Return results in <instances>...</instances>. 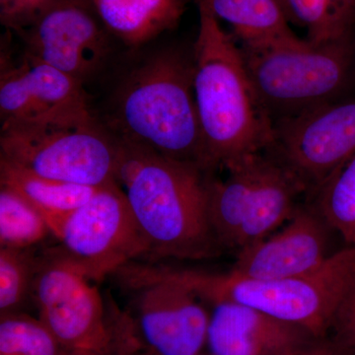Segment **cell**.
I'll list each match as a JSON object with an SVG mask.
<instances>
[{
    "label": "cell",
    "instance_id": "obj_1",
    "mask_svg": "<svg viewBox=\"0 0 355 355\" xmlns=\"http://www.w3.org/2000/svg\"><path fill=\"white\" fill-rule=\"evenodd\" d=\"M116 183L158 258L200 261L218 253L210 224V172L119 140Z\"/></svg>",
    "mask_w": 355,
    "mask_h": 355
},
{
    "label": "cell",
    "instance_id": "obj_2",
    "mask_svg": "<svg viewBox=\"0 0 355 355\" xmlns=\"http://www.w3.org/2000/svg\"><path fill=\"white\" fill-rule=\"evenodd\" d=\"M106 123L116 139L211 171L193 92V62L178 49L160 50L119 83Z\"/></svg>",
    "mask_w": 355,
    "mask_h": 355
},
{
    "label": "cell",
    "instance_id": "obj_3",
    "mask_svg": "<svg viewBox=\"0 0 355 355\" xmlns=\"http://www.w3.org/2000/svg\"><path fill=\"white\" fill-rule=\"evenodd\" d=\"M200 29L193 44V92L212 170L266 150L272 121L250 79L240 46L198 0Z\"/></svg>",
    "mask_w": 355,
    "mask_h": 355
},
{
    "label": "cell",
    "instance_id": "obj_4",
    "mask_svg": "<svg viewBox=\"0 0 355 355\" xmlns=\"http://www.w3.org/2000/svg\"><path fill=\"white\" fill-rule=\"evenodd\" d=\"M205 302H231L303 327L326 338L334 313L355 280V246L331 254L321 268L303 277L254 279L232 272L173 270Z\"/></svg>",
    "mask_w": 355,
    "mask_h": 355
},
{
    "label": "cell",
    "instance_id": "obj_5",
    "mask_svg": "<svg viewBox=\"0 0 355 355\" xmlns=\"http://www.w3.org/2000/svg\"><path fill=\"white\" fill-rule=\"evenodd\" d=\"M224 179L209 180V214L219 246L241 251L284 225L307 189L266 153L247 154L223 166Z\"/></svg>",
    "mask_w": 355,
    "mask_h": 355
},
{
    "label": "cell",
    "instance_id": "obj_6",
    "mask_svg": "<svg viewBox=\"0 0 355 355\" xmlns=\"http://www.w3.org/2000/svg\"><path fill=\"white\" fill-rule=\"evenodd\" d=\"M240 49L272 123L336 101L349 83L355 57L354 41L313 46L297 39Z\"/></svg>",
    "mask_w": 355,
    "mask_h": 355
},
{
    "label": "cell",
    "instance_id": "obj_7",
    "mask_svg": "<svg viewBox=\"0 0 355 355\" xmlns=\"http://www.w3.org/2000/svg\"><path fill=\"white\" fill-rule=\"evenodd\" d=\"M0 158L50 179L103 187L116 182L119 141L91 112L1 127Z\"/></svg>",
    "mask_w": 355,
    "mask_h": 355
},
{
    "label": "cell",
    "instance_id": "obj_8",
    "mask_svg": "<svg viewBox=\"0 0 355 355\" xmlns=\"http://www.w3.org/2000/svg\"><path fill=\"white\" fill-rule=\"evenodd\" d=\"M93 280L64 254L39 263L33 299L39 319L70 355H105L116 330L110 327Z\"/></svg>",
    "mask_w": 355,
    "mask_h": 355
},
{
    "label": "cell",
    "instance_id": "obj_9",
    "mask_svg": "<svg viewBox=\"0 0 355 355\" xmlns=\"http://www.w3.org/2000/svg\"><path fill=\"white\" fill-rule=\"evenodd\" d=\"M55 237L62 243V254L95 282L149 254L146 238L116 182L100 187L65 219Z\"/></svg>",
    "mask_w": 355,
    "mask_h": 355
},
{
    "label": "cell",
    "instance_id": "obj_10",
    "mask_svg": "<svg viewBox=\"0 0 355 355\" xmlns=\"http://www.w3.org/2000/svg\"><path fill=\"white\" fill-rule=\"evenodd\" d=\"M266 151L307 191H317L355 154V101L327 103L273 121Z\"/></svg>",
    "mask_w": 355,
    "mask_h": 355
},
{
    "label": "cell",
    "instance_id": "obj_11",
    "mask_svg": "<svg viewBox=\"0 0 355 355\" xmlns=\"http://www.w3.org/2000/svg\"><path fill=\"white\" fill-rule=\"evenodd\" d=\"M132 268L135 326L147 347L159 355H200L210 318L205 301L171 268Z\"/></svg>",
    "mask_w": 355,
    "mask_h": 355
},
{
    "label": "cell",
    "instance_id": "obj_12",
    "mask_svg": "<svg viewBox=\"0 0 355 355\" xmlns=\"http://www.w3.org/2000/svg\"><path fill=\"white\" fill-rule=\"evenodd\" d=\"M24 53L85 85L107 67L114 38L89 0H55L21 32Z\"/></svg>",
    "mask_w": 355,
    "mask_h": 355
},
{
    "label": "cell",
    "instance_id": "obj_13",
    "mask_svg": "<svg viewBox=\"0 0 355 355\" xmlns=\"http://www.w3.org/2000/svg\"><path fill=\"white\" fill-rule=\"evenodd\" d=\"M91 112L84 84L24 53L18 62L1 53V127L64 120Z\"/></svg>",
    "mask_w": 355,
    "mask_h": 355
},
{
    "label": "cell",
    "instance_id": "obj_14",
    "mask_svg": "<svg viewBox=\"0 0 355 355\" xmlns=\"http://www.w3.org/2000/svg\"><path fill=\"white\" fill-rule=\"evenodd\" d=\"M328 228L316 207H299L280 230L238 252L230 272L254 279L309 275L331 257Z\"/></svg>",
    "mask_w": 355,
    "mask_h": 355
},
{
    "label": "cell",
    "instance_id": "obj_15",
    "mask_svg": "<svg viewBox=\"0 0 355 355\" xmlns=\"http://www.w3.org/2000/svg\"><path fill=\"white\" fill-rule=\"evenodd\" d=\"M210 305L207 338L210 355H298L321 340L303 327L247 306Z\"/></svg>",
    "mask_w": 355,
    "mask_h": 355
},
{
    "label": "cell",
    "instance_id": "obj_16",
    "mask_svg": "<svg viewBox=\"0 0 355 355\" xmlns=\"http://www.w3.org/2000/svg\"><path fill=\"white\" fill-rule=\"evenodd\" d=\"M189 0H89L114 40L137 51L177 27Z\"/></svg>",
    "mask_w": 355,
    "mask_h": 355
},
{
    "label": "cell",
    "instance_id": "obj_17",
    "mask_svg": "<svg viewBox=\"0 0 355 355\" xmlns=\"http://www.w3.org/2000/svg\"><path fill=\"white\" fill-rule=\"evenodd\" d=\"M0 186L11 189L31 203L44 217L53 236L58 234L65 219L100 188L50 179L2 158Z\"/></svg>",
    "mask_w": 355,
    "mask_h": 355
},
{
    "label": "cell",
    "instance_id": "obj_18",
    "mask_svg": "<svg viewBox=\"0 0 355 355\" xmlns=\"http://www.w3.org/2000/svg\"><path fill=\"white\" fill-rule=\"evenodd\" d=\"M217 19L227 22L241 48H260L299 39L279 0H202Z\"/></svg>",
    "mask_w": 355,
    "mask_h": 355
},
{
    "label": "cell",
    "instance_id": "obj_19",
    "mask_svg": "<svg viewBox=\"0 0 355 355\" xmlns=\"http://www.w3.org/2000/svg\"><path fill=\"white\" fill-rule=\"evenodd\" d=\"M282 7L313 46L354 41L355 0H282Z\"/></svg>",
    "mask_w": 355,
    "mask_h": 355
},
{
    "label": "cell",
    "instance_id": "obj_20",
    "mask_svg": "<svg viewBox=\"0 0 355 355\" xmlns=\"http://www.w3.org/2000/svg\"><path fill=\"white\" fill-rule=\"evenodd\" d=\"M51 232L38 210L22 196L0 186V248L27 250Z\"/></svg>",
    "mask_w": 355,
    "mask_h": 355
},
{
    "label": "cell",
    "instance_id": "obj_21",
    "mask_svg": "<svg viewBox=\"0 0 355 355\" xmlns=\"http://www.w3.org/2000/svg\"><path fill=\"white\" fill-rule=\"evenodd\" d=\"M316 209L349 246H355V154L317 191Z\"/></svg>",
    "mask_w": 355,
    "mask_h": 355
},
{
    "label": "cell",
    "instance_id": "obj_22",
    "mask_svg": "<svg viewBox=\"0 0 355 355\" xmlns=\"http://www.w3.org/2000/svg\"><path fill=\"white\" fill-rule=\"evenodd\" d=\"M0 355H70L40 319L1 314Z\"/></svg>",
    "mask_w": 355,
    "mask_h": 355
},
{
    "label": "cell",
    "instance_id": "obj_23",
    "mask_svg": "<svg viewBox=\"0 0 355 355\" xmlns=\"http://www.w3.org/2000/svg\"><path fill=\"white\" fill-rule=\"evenodd\" d=\"M39 261L29 249L0 248V311L16 313L29 294Z\"/></svg>",
    "mask_w": 355,
    "mask_h": 355
},
{
    "label": "cell",
    "instance_id": "obj_24",
    "mask_svg": "<svg viewBox=\"0 0 355 355\" xmlns=\"http://www.w3.org/2000/svg\"><path fill=\"white\" fill-rule=\"evenodd\" d=\"M328 336L340 354L355 355V280L334 313Z\"/></svg>",
    "mask_w": 355,
    "mask_h": 355
},
{
    "label": "cell",
    "instance_id": "obj_25",
    "mask_svg": "<svg viewBox=\"0 0 355 355\" xmlns=\"http://www.w3.org/2000/svg\"><path fill=\"white\" fill-rule=\"evenodd\" d=\"M55 0H0V22L20 34L34 24Z\"/></svg>",
    "mask_w": 355,
    "mask_h": 355
},
{
    "label": "cell",
    "instance_id": "obj_26",
    "mask_svg": "<svg viewBox=\"0 0 355 355\" xmlns=\"http://www.w3.org/2000/svg\"><path fill=\"white\" fill-rule=\"evenodd\" d=\"M105 355H159L144 343H140L133 333V324L125 322L119 324L113 345Z\"/></svg>",
    "mask_w": 355,
    "mask_h": 355
},
{
    "label": "cell",
    "instance_id": "obj_27",
    "mask_svg": "<svg viewBox=\"0 0 355 355\" xmlns=\"http://www.w3.org/2000/svg\"><path fill=\"white\" fill-rule=\"evenodd\" d=\"M298 355H343L336 349L335 345H333L328 340V338H321L318 340L314 343L307 347L304 352H301Z\"/></svg>",
    "mask_w": 355,
    "mask_h": 355
},
{
    "label": "cell",
    "instance_id": "obj_28",
    "mask_svg": "<svg viewBox=\"0 0 355 355\" xmlns=\"http://www.w3.org/2000/svg\"><path fill=\"white\" fill-rule=\"evenodd\" d=\"M279 1L280 2V3H282V0H279Z\"/></svg>",
    "mask_w": 355,
    "mask_h": 355
}]
</instances>
